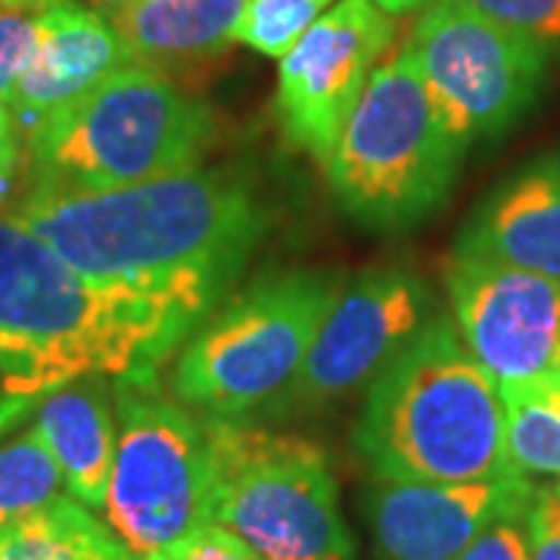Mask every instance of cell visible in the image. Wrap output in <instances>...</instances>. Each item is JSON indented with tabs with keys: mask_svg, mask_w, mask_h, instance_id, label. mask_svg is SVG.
Returning a JSON list of instances; mask_svg holds the SVG:
<instances>
[{
	"mask_svg": "<svg viewBox=\"0 0 560 560\" xmlns=\"http://www.w3.org/2000/svg\"><path fill=\"white\" fill-rule=\"evenodd\" d=\"M427 91L467 147L499 138L536 103L548 44L511 32L455 0H433L405 44Z\"/></svg>",
	"mask_w": 560,
	"mask_h": 560,
	"instance_id": "obj_9",
	"label": "cell"
},
{
	"mask_svg": "<svg viewBox=\"0 0 560 560\" xmlns=\"http://www.w3.org/2000/svg\"><path fill=\"white\" fill-rule=\"evenodd\" d=\"M393 38L396 22L374 0H337L280 57L275 106L293 147L327 162Z\"/></svg>",
	"mask_w": 560,
	"mask_h": 560,
	"instance_id": "obj_11",
	"label": "cell"
},
{
	"mask_svg": "<svg viewBox=\"0 0 560 560\" xmlns=\"http://www.w3.org/2000/svg\"><path fill=\"white\" fill-rule=\"evenodd\" d=\"M433 318L430 287L405 268L346 278L296 381L275 405H324L368 389Z\"/></svg>",
	"mask_w": 560,
	"mask_h": 560,
	"instance_id": "obj_10",
	"label": "cell"
},
{
	"mask_svg": "<svg viewBox=\"0 0 560 560\" xmlns=\"http://www.w3.org/2000/svg\"><path fill=\"white\" fill-rule=\"evenodd\" d=\"M529 560H560V492L536 489L526 511Z\"/></svg>",
	"mask_w": 560,
	"mask_h": 560,
	"instance_id": "obj_25",
	"label": "cell"
},
{
	"mask_svg": "<svg viewBox=\"0 0 560 560\" xmlns=\"http://www.w3.org/2000/svg\"><path fill=\"white\" fill-rule=\"evenodd\" d=\"M340 287L342 278L330 271L253 280L180 342L172 396L209 420H246L278 401L296 381Z\"/></svg>",
	"mask_w": 560,
	"mask_h": 560,
	"instance_id": "obj_6",
	"label": "cell"
},
{
	"mask_svg": "<svg viewBox=\"0 0 560 560\" xmlns=\"http://www.w3.org/2000/svg\"><path fill=\"white\" fill-rule=\"evenodd\" d=\"M147 560H261L234 529L209 521Z\"/></svg>",
	"mask_w": 560,
	"mask_h": 560,
	"instance_id": "obj_24",
	"label": "cell"
},
{
	"mask_svg": "<svg viewBox=\"0 0 560 560\" xmlns=\"http://www.w3.org/2000/svg\"><path fill=\"white\" fill-rule=\"evenodd\" d=\"M334 0H246L234 40L280 60Z\"/></svg>",
	"mask_w": 560,
	"mask_h": 560,
	"instance_id": "obj_21",
	"label": "cell"
},
{
	"mask_svg": "<svg viewBox=\"0 0 560 560\" xmlns=\"http://www.w3.org/2000/svg\"><path fill=\"white\" fill-rule=\"evenodd\" d=\"M458 560H529L526 517L495 521L460 551Z\"/></svg>",
	"mask_w": 560,
	"mask_h": 560,
	"instance_id": "obj_26",
	"label": "cell"
},
{
	"mask_svg": "<svg viewBox=\"0 0 560 560\" xmlns=\"http://www.w3.org/2000/svg\"><path fill=\"white\" fill-rule=\"evenodd\" d=\"M135 0H91V7L97 10V13H103L106 20H113V16H119L125 7H131Z\"/></svg>",
	"mask_w": 560,
	"mask_h": 560,
	"instance_id": "obj_29",
	"label": "cell"
},
{
	"mask_svg": "<svg viewBox=\"0 0 560 560\" xmlns=\"http://www.w3.org/2000/svg\"><path fill=\"white\" fill-rule=\"evenodd\" d=\"M13 215L84 278L212 308L268 228L256 187L202 162L116 190L32 187Z\"/></svg>",
	"mask_w": 560,
	"mask_h": 560,
	"instance_id": "obj_1",
	"label": "cell"
},
{
	"mask_svg": "<svg viewBox=\"0 0 560 560\" xmlns=\"http://www.w3.org/2000/svg\"><path fill=\"white\" fill-rule=\"evenodd\" d=\"M0 560H3V536H0Z\"/></svg>",
	"mask_w": 560,
	"mask_h": 560,
	"instance_id": "obj_31",
	"label": "cell"
},
{
	"mask_svg": "<svg viewBox=\"0 0 560 560\" xmlns=\"http://www.w3.org/2000/svg\"><path fill=\"white\" fill-rule=\"evenodd\" d=\"M536 495L529 477L480 482L377 480L364 492V521L381 560H458L504 517H526Z\"/></svg>",
	"mask_w": 560,
	"mask_h": 560,
	"instance_id": "obj_13",
	"label": "cell"
},
{
	"mask_svg": "<svg viewBox=\"0 0 560 560\" xmlns=\"http://www.w3.org/2000/svg\"><path fill=\"white\" fill-rule=\"evenodd\" d=\"M215 308L79 275L16 215L0 219V430L79 377L160 374Z\"/></svg>",
	"mask_w": 560,
	"mask_h": 560,
	"instance_id": "obj_2",
	"label": "cell"
},
{
	"mask_svg": "<svg viewBox=\"0 0 560 560\" xmlns=\"http://www.w3.org/2000/svg\"><path fill=\"white\" fill-rule=\"evenodd\" d=\"M355 448L377 480L480 482L517 474L499 383L445 315L368 386Z\"/></svg>",
	"mask_w": 560,
	"mask_h": 560,
	"instance_id": "obj_3",
	"label": "cell"
},
{
	"mask_svg": "<svg viewBox=\"0 0 560 560\" xmlns=\"http://www.w3.org/2000/svg\"><path fill=\"white\" fill-rule=\"evenodd\" d=\"M452 320L492 381H560V280L452 256Z\"/></svg>",
	"mask_w": 560,
	"mask_h": 560,
	"instance_id": "obj_12",
	"label": "cell"
},
{
	"mask_svg": "<svg viewBox=\"0 0 560 560\" xmlns=\"http://www.w3.org/2000/svg\"><path fill=\"white\" fill-rule=\"evenodd\" d=\"M3 560H140L106 521L72 495L3 533Z\"/></svg>",
	"mask_w": 560,
	"mask_h": 560,
	"instance_id": "obj_18",
	"label": "cell"
},
{
	"mask_svg": "<svg viewBox=\"0 0 560 560\" xmlns=\"http://www.w3.org/2000/svg\"><path fill=\"white\" fill-rule=\"evenodd\" d=\"M246 0H135L113 25L138 66L194 69L228 50L237 35Z\"/></svg>",
	"mask_w": 560,
	"mask_h": 560,
	"instance_id": "obj_17",
	"label": "cell"
},
{
	"mask_svg": "<svg viewBox=\"0 0 560 560\" xmlns=\"http://www.w3.org/2000/svg\"><path fill=\"white\" fill-rule=\"evenodd\" d=\"M374 3L389 16H401V13H411V10H420V7H430L433 0H374Z\"/></svg>",
	"mask_w": 560,
	"mask_h": 560,
	"instance_id": "obj_28",
	"label": "cell"
},
{
	"mask_svg": "<svg viewBox=\"0 0 560 560\" xmlns=\"http://www.w3.org/2000/svg\"><path fill=\"white\" fill-rule=\"evenodd\" d=\"M467 143L452 131L401 47L377 66L324 162L330 194L349 219L401 231L448 200Z\"/></svg>",
	"mask_w": 560,
	"mask_h": 560,
	"instance_id": "obj_5",
	"label": "cell"
},
{
	"mask_svg": "<svg viewBox=\"0 0 560 560\" xmlns=\"http://www.w3.org/2000/svg\"><path fill=\"white\" fill-rule=\"evenodd\" d=\"M0 3L22 7V10H32V13H44L47 7H54V3H60V0H0Z\"/></svg>",
	"mask_w": 560,
	"mask_h": 560,
	"instance_id": "obj_30",
	"label": "cell"
},
{
	"mask_svg": "<svg viewBox=\"0 0 560 560\" xmlns=\"http://www.w3.org/2000/svg\"><path fill=\"white\" fill-rule=\"evenodd\" d=\"M66 489L62 470L35 427L0 445V536L35 517Z\"/></svg>",
	"mask_w": 560,
	"mask_h": 560,
	"instance_id": "obj_20",
	"label": "cell"
},
{
	"mask_svg": "<svg viewBox=\"0 0 560 560\" xmlns=\"http://www.w3.org/2000/svg\"><path fill=\"white\" fill-rule=\"evenodd\" d=\"M215 140L209 106L172 75L125 66L25 138L40 190H116L200 165Z\"/></svg>",
	"mask_w": 560,
	"mask_h": 560,
	"instance_id": "obj_4",
	"label": "cell"
},
{
	"mask_svg": "<svg viewBox=\"0 0 560 560\" xmlns=\"http://www.w3.org/2000/svg\"><path fill=\"white\" fill-rule=\"evenodd\" d=\"M32 411L35 433L60 464L66 492L88 508H103L119 436L113 377L60 383Z\"/></svg>",
	"mask_w": 560,
	"mask_h": 560,
	"instance_id": "obj_16",
	"label": "cell"
},
{
	"mask_svg": "<svg viewBox=\"0 0 560 560\" xmlns=\"http://www.w3.org/2000/svg\"><path fill=\"white\" fill-rule=\"evenodd\" d=\"M119 436L103 514L140 560L209 523L212 448L206 420L160 389V374L113 381Z\"/></svg>",
	"mask_w": 560,
	"mask_h": 560,
	"instance_id": "obj_8",
	"label": "cell"
},
{
	"mask_svg": "<svg viewBox=\"0 0 560 560\" xmlns=\"http://www.w3.org/2000/svg\"><path fill=\"white\" fill-rule=\"evenodd\" d=\"M20 162V131L7 109H0V197L10 190V180Z\"/></svg>",
	"mask_w": 560,
	"mask_h": 560,
	"instance_id": "obj_27",
	"label": "cell"
},
{
	"mask_svg": "<svg viewBox=\"0 0 560 560\" xmlns=\"http://www.w3.org/2000/svg\"><path fill=\"white\" fill-rule=\"evenodd\" d=\"M131 54L116 25L75 0H60L38 13L35 47L10 97V116L20 135L94 91L113 72L131 66Z\"/></svg>",
	"mask_w": 560,
	"mask_h": 560,
	"instance_id": "obj_14",
	"label": "cell"
},
{
	"mask_svg": "<svg viewBox=\"0 0 560 560\" xmlns=\"http://www.w3.org/2000/svg\"><path fill=\"white\" fill-rule=\"evenodd\" d=\"M477 10L486 20L499 22L526 38L551 44L560 40V0H455Z\"/></svg>",
	"mask_w": 560,
	"mask_h": 560,
	"instance_id": "obj_22",
	"label": "cell"
},
{
	"mask_svg": "<svg viewBox=\"0 0 560 560\" xmlns=\"http://www.w3.org/2000/svg\"><path fill=\"white\" fill-rule=\"evenodd\" d=\"M508 458L523 477H560V381L504 383Z\"/></svg>",
	"mask_w": 560,
	"mask_h": 560,
	"instance_id": "obj_19",
	"label": "cell"
},
{
	"mask_svg": "<svg viewBox=\"0 0 560 560\" xmlns=\"http://www.w3.org/2000/svg\"><path fill=\"white\" fill-rule=\"evenodd\" d=\"M202 420L212 448L209 521L234 529L261 560H355L320 445L246 420Z\"/></svg>",
	"mask_w": 560,
	"mask_h": 560,
	"instance_id": "obj_7",
	"label": "cell"
},
{
	"mask_svg": "<svg viewBox=\"0 0 560 560\" xmlns=\"http://www.w3.org/2000/svg\"><path fill=\"white\" fill-rule=\"evenodd\" d=\"M452 256L560 280V156L501 180L460 228Z\"/></svg>",
	"mask_w": 560,
	"mask_h": 560,
	"instance_id": "obj_15",
	"label": "cell"
},
{
	"mask_svg": "<svg viewBox=\"0 0 560 560\" xmlns=\"http://www.w3.org/2000/svg\"><path fill=\"white\" fill-rule=\"evenodd\" d=\"M558 492H560V482H558Z\"/></svg>",
	"mask_w": 560,
	"mask_h": 560,
	"instance_id": "obj_32",
	"label": "cell"
},
{
	"mask_svg": "<svg viewBox=\"0 0 560 560\" xmlns=\"http://www.w3.org/2000/svg\"><path fill=\"white\" fill-rule=\"evenodd\" d=\"M35 22L38 13L0 3V109L7 113H10L13 88L35 47Z\"/></svg>",
	"mask_w": 560,
	"mask_h": 560,
	"instance_id": "obj_23",
	"label": "cell"
}]
</instances>
